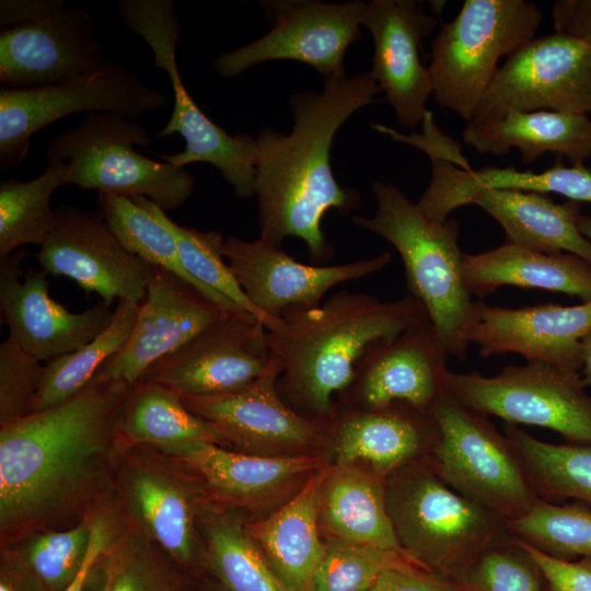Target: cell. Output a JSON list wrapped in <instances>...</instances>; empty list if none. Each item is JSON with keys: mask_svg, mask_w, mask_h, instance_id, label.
<instances>
[{"mask_svg": "<svg viewBox=\"0 0 591 591\" xmlns=\"http://www.w3.org/2000/svg\"><path fill=\"white\" fill-rule=\"evenodd\" d=\"M132 385L97 374L79 393L0 429V532L5 545L93 512Z\"/></svg>", "mask_w": 591, "mask_h": 591, "instance_id": "1", "label": "cell"}, {"mask_svg": "<svg viewBox=\"0 0 591 591\" xmlns=\"http://www.w3.org/2000/svg\"><path fill=\"white\" fill-rule=\"evenodd\" d=\"M378 92L370 71L325 79L323 92L290 96L293 127L289 134L271 128L260 131L255 172L259 239L281 246L286 237H299L315 263L333 257V246L322 229L323 217L332 209L351 212L361 196L334 177L332 143L355 112L376 102Z\"/></svg>", "mask_w": 591, "mask_h": 591, "instance_id": "2", "label": "cell"}, {"mask_svg": "<svg viewBox=\"0 0 591 591\" xmlns=\"http://www.w3.org/2000/svg\"><path fill=\"white\" fill-rule=\"evenodd\" d=\"M427 318L424 304L412 294L382 301L347 290L285 315L278 328L267 331L280 369V396L301 415L325 422L334 413V395L349 385L366 349Z\"/></svg>", "mask_w": 591, "mask_h": 591, "instance_id": "3", "label": "cell"}, {"mask_svg": "<svg viewBox=\"0 0 591 591\" xmlns=\"http://www.w3.org/2000/svg\"><path fill=\"white\" fill-rule=\"evenodd\" d=\"M373 193L375 213L355 216L352 222L394 246L410 294L424 304L449 355L465 359L468 344L463 332L473 301L463 281L464 252L459 246L456 220L428 219L392 184L375 182Z\"/></svg>", "mask_w": 591, "mask_h": 591, "instance_id": "4", "label": "cell"}, {"mask_svg": "<svg viewBox=\"0 0 591 591\" xmlns=\"http://www.w3.org/2000/svg\"><path fill=\"white\" fill-rule=\"evenodd\" d=\"M386 503L402 549L456 581L484 552L512 538L505 520L448 486L425 459L386 478Z\"/></svg>", "mask_w": 591, "mask_h": 591, "instance_id": "5", "label": "cell"}, {"mask_svg": "<svg viewBox=\"0 0 591 591\" xmlns=\"http://www.w3.org/2000/svg\"><path fill=\"white\" fill-rule=\"evenodd\" d=\"M147 129L109 112L88 113L76 127L56 135L47 144V161L68 165L67 185L126 197L143 196L163 211L174 210L192 196L195 178L185 167L142 155Z\"/></svg>", "mask_w": 591, "mask_h": 591, "instance_id": "6", "label": "cell"}, {"mask_svg": "<svg viewBox=\"0 0 591 591\" xmlns=\"http://www.w3.org/2000/svg\"><path fill=\"white\" fill-rule=\"evenodd\" d=\"M542 13L525 0H466L431 44L436 102L471 121L502 56L510 57L534 35Z\"/></svg>", "mask_w": 591, "mask_h": 591, "instance_id": "7", "label": "cell"}, {"mask_svg": "<svg viewBox=\"0 0 591 591\" xmlns=\"http://www.w3.org/2000/svg\"><path fill=\"white\" fill-rule=\"evenodd\" d=\"M125 26L140 36L153 54V68L167 73L174 94L173 112L159 138L179 134L183 151L159 153L163 162L185 167L192 163L216 166L240 198L255 195L257 143L247 134L229 135L211 121L187 92L176 62L181 26L172 0H120Z\"/></svg>", "mask_w": 591, "mask_h": 591, "instance_id": "8", "label": "cell"}, {"mask_svg": "<svg viewBox=\"0 0 591 591\" xmlns=\"http://www.w3.org/2000/svg\"><path fill=\"white\" fill-rule=\"evenodd\" d=\"M430 414L436 434L425 461L448 486L505 521L537 501L514 447L488 416L445 394Z\"/></svg>", "mask_w": 591, "mask_h": 591, "instance_id": "9", "label": "cell"}, {"mask_svg": "<svg viewBox=\"0 0 591 591\" xmlns=\"http://www.w3.org/2000/svg\"><path fill=\"white\" fill-rule=\"evenodd\" d=\"M104 48L86 12L63 0L0 1V83L28 90L104 67Z\"/></svg>", "mask_w": 591, "mask_h": 591, "instance_id": "10", "label": "cell"}, {"mask_svg": "<svg viewBox=\"0 0 591 591\" xmlns=\"http://www.w3.org/2000/svg\"><path fill=\"white\" fill-rule=\"evenodd\" d=\"M584 389L580 374L528 361L493 376L449 370L444 394L506 424L547 428L568 443L591 444V396Z\"/></svg>", "mask_w": 591, "mask_h": 591, "instance_id": "11", "label": "cell"}, {"mask_svg": "<svg viewBox=\"0 0 591 591\" xmlns=\"http://www.w3.org/2000/svg\"><path fill=\"white\" fill-rule=\"evenodd\" d=\"M167 96L127 66L108 61L76 79L37 89H0V170L19 165L32 136L79 112H109L131 120L163 107Z\"/></svg>", "mask_w": 591, "mask_h": 591, "instance_id": "12", "label": "cell"}, {"mask_svg": "<svg viewBox=\"0 0 591 591\" xmlns=\"http://www.w3.org/2000/svg\"><path fill=\"white\" fill-rule=\"evenodd\" d=\"M260 3L274 19L273 28L256 40L216 57L213 68L219 76L234 78L255 65L289 59L315 68L324 80L346 77L344 57L361 36L366 2L274 0Z\"/></svg>", "mask_w": 591, "mask_h": 591, "instance_id": "13", "label": "cell"}, {"mask_svg": "<svg viewBox=\"0 0 591 591\" xmlns=\"http://www.w3.org/2000/svg\"><path fill=\"white\" fill-rule=\"evenodd\" d=\"M277 366L258 320L223 313L149 367L138 382L163 385L181 397H207L241 390Z\"/></svg>", "mask_w": 591, "mask_h": 591, "instance_id": "14", "label": "cell"}, {"mask_svg": "<svg viewBox=\"0 0 591 591\" xmlns=\"http://www.w3.org/2000/svg\"><path fill=\"white\" fill-rule=\"evenodd\" d=\"M506 109L590 113L591 45L555 32L532 39L508 57L473 119Z\"/></svg>", "mask_w": 591, "mask_h": 591, "instance_id": "15", "label": "cell"}, {"mask_svg": "<svg viewBox=\"0 0 591 591\" xmlns=\"http://www.w3.org/2000/svg\"><path fill=\"white\" fill-rule=\"evenodd\" d=\"M55 227L36 258L47 274L72 279L102 301L141 304L158 267L130 253L100 211L60 205Z\"/></svg>", "mask_w": 591, "mask_h": 591, "instance_id": "16", "label": "cell"}, {"mask_svg": "<svg viewBox=\"0 0 591 591\" xmlns=\"http://www.w3.org/2000/svg\"><path fill=\"white\" fill-rule=\"evenodd\" d=\"M222 253L247 299L269 321V331L278 328L285 315L320 305L335 286L373 275L391 262L385 252L343 264L308 265L259 237H227Z\"/></svg>", "mask_w": 591, "mask_h": 591, "instance_id": "17", "label": "cell"}, {"mask_svg": "<svg viewBox=\"0 0 591 591\" xmlns=\"http://www.w3.org/2000/svg\"><path fill=\"white\" fill-rule=\"evenodd\" d=\"M279 374L277 366L235 392L181 398L243 453L296 455L323 449L329 440L326 424L301 415L283 401L277 389Z\"/></svg>", "mask_w": 591, "mask_h": 591, "instance_id": "18", "label": "cell"}, {"mask_svg": "<svg viewBox=\"0 0 591 591\" xmlns=\"http://www.w3.org/2000/svg\"><path fill=\"white\" fill-rule=\"evenodd\" d=\"M449 356L436 327L427 318L372 343L344 391H352L359 410L406 406L430 413L444 395Z\"/></svg>", "mask_w": 591, "mask_h": 591, "instance_id": "19", "label": "cell"}, {"mask_svg": "<svg viewBox=\"0 0 591 591\" xmlns=\"http://www.w3.org/2000/svg\"><path fill=\"white\" fill-rule=\"evenodd\" d=\"M25 247L0 258V311L10 335L25 351L46 363L82 347L112 322V303L102 301L74 313L51 299L47 273L22 271Z\"/></svg>", "mask_w": 591, "mask_h": 591, "instance_id": "20", "label": "cell"}, {"mask_svg": "<svg viewBox=\"0 0 591 591\" xmlns=\"http://www.w3.org/2000/svg\"><path fill=\"white\" fill-rule=\"evenodd\" d=\"M591 333V301L563 306L547 303L521 309L473 301L463 337L482 357L514 352L580 374L581 341Z\"/></svg>", "mask_w": 591, "mask_h": 591, "instance_id": "21", "label": "cell"}, {"mask_svg": "<svg viewBox=\"0 0 591 591\" xmlns=\"http://www.w3.org/2000/svg\"><path fill=\"white\" fill-rule=\"evenodd\" d=\"M437 21L414 0L366 2L361 25L372 35L374 54L370 73L404 127L422 123L433 94L429 67L420 60L422 39Z\"/></svg>", "mask_w": 591, "mask_h": 591, "instance_id": "22", "label": "cell"}, {"mask_svg": "<svg viewBox=\"0 0 591 591\" xmlns=\"http://www.w3.org/2000/svg\"><path fill=\"white\" fill-rule=\"evenodd\" d=\"M223 313L229 312L222 311L193 285L157 268L146 298L139 304L129 339L96 374L134 385L149 367L177 350Z\"/></svg>", "mask_w": 591, "mask_h": 591, "instance_id": "23", "label": "cell"}, {"mask_svg": "<svg viewBox=\"0 0 591 591\" xmlns=\"http://www.w3.org/2000/svg\"><path fill=\"white\" fill-rule=\"evenodd\" d=\"M197 472L213 496L241 508H258L286 494L325 465L320 455H257L197 442L174 454Z\"/></svg>", "mask_w": 591, "mask_h": 591, "instance_id": "24", "label": "cell"}, {"mask_svg": "<svg viewBox=\"0 0 591 591\" xmlns=\"http://www.w3.org/2000/svg\"><path fill=\"white\" fill-rule=\"evenodd\" d=\"M436 427L430 413L406 406L382 410H350L334 425L335 465H360L386 479L408 464L424 460Z\"/></svg>", "mask_w": 591, "mask_h": 591, "instance_id": "25", "label": "cell"}, {"mask_svg": "<svg viewBox=\"0 0 591 591\" xmlns=\"http://www.w3.org/2000/svg\"><path fill=\"white\" fill-rule=\"evenodd\" d=\"M121 487L135 528L177 565H193L199 497L190 484L160 466L136 463L125 468Z\"/></svg>", "mask_w": 591, "mask_h": 591, "instance_id": "26", "label": "cell"}, {"mask_svg": "<svg viewBox=\"0 0 591 591\" xmlns=\"http://www.w3.org/2000/svg\"><path fill=\"white\" fill-rule=\"evenodd\" d=\"M431 179L416 204L430 220L444 222L459 207L470 205L482 190H520L556 193L569 200L591 204V170L583 164L566 166L561 157L554 165L538 173L514 167H484L478 171L459 169L444 158L430 155Z\"/></svg>", "mask_w": 591, "mask_h": 591, "instance_id": "27", "label": "cell"}, {"mask_svg": "<svg viewBox=\"0 0 591 591\" xmlns=\"http://www.w3.org/2000/svg\"><path fill=\"white\" fill-rule=\"evenodd\" d=\"M463 139L478 152L494 155L518 148L525 164L548 152L566 157L572 165L583 164L591 155V119L582 114L506 109L468 121Z\"/></svg>", "mask_w": 591, "mask_h": 591, "instance_id": "28", "label": "cell"}, {"mask_svg": "<svg viewBox=\"0 0 591 591\" xmlns=\"http://www.w3.org/2000/svg\"><path fill=\"white\" fill-rule=\"evenodd\" d=\"M318 522L327 538L406 554L386 503V479L362 465L327 468L321 486Z\"/></svg>", "mask_w": 591, "mask_h": 591, "instance_id": "29", "label": "cell"}, {"mask_svg": "<svg viewBox=\"0 0 591 591\" xmlns=\"http://www.w3.org/2000/svg\"><path fill=\"white\" fill-rule=\"evenodd\" d=\"M327 467L315 472L283 506L246 525L271 568L292 591H312L323 558L318 500Z\"/></svg>", "mask_w": 591, "mask_h": 591, "instance_id": "30", "label": "cell"}, {"mask_svg": "<svg viewBox=\"0 0 591 591\" xmlns=\"http://www.w3.org/2000/svg\"><path fill=\"white\" fill-rule=\"evenodd\" d=\"M462 274L470 293L479 298L514 286L591 301V264L570 253H542L505 242L479 254L463 253Z\"/></svg>", "mask_w": 591, "mask_h": 591, "instance_id": "31", "label": "cell"}, {"mask_svg": "<svg viewBox=\"0 0 591 591\" xmlns=\"http://www.w3.org/2000/svg\"><path fill=\"white\" fill-rule=\"evenodd\" d=\"M502 227L506 242L542 253H570L591 264V241L578 229L580 204L540 193L482 190L470 200Z\"/></svg>", "mask_w": 591, "mask_h": 591, "instance_id": "32", "label": "cell"}, {"mask_svg": "<svg viewBox=\"0 0 591 591\" xmlns=\"http://www.w3.org/2000/svg\"><path fill=\"white\" fill-rule=\"evenodd\" d=\"M119 438L130 445L147 444L173 455L197 442L225 443L211 425L185 406L178 394L151 382L131 386Z\"/></svg>", "mask_w": 591, "mask_h": 591, "instance_id": "33", "label": "cell"}, {"mask_svg": "<svg viewBox=\"0 0 591 591\" xmlns=\"http://www.w3.org/2000/svg\"><path fill=\"white\" fill-rule=\"evenodd\" d=\"M95 512L77 524L30 534L2 552L1 567L30 591H66L86 557Z\"/></svg>", "mask_w": 591, "mask_h": 591, "instance_id": "34", "label": "cell"}, {"mask_svg": "<svg viewBox=\"0 0 591 591\" xmlns=\"http://www.w3.org/2000/svg\"><path fill=\"white\" fill-rule=\"evenodd\" d=\"M537 499L561 503L572 499L591 510V444L541 441L518 425L503 424Z\"/></svg>", "mask_w": 591, "mask_h": 591, "instance_id": "35", "label": "cell"}, {"mask_svg": "<svg viewBox=\"0 0 591 591\" xmlns=\"http://www.w3.org/2000/svg\"><path fill=\"white\" fill-rule=\"evenodd\" d=\"M99 211L114 235L130 253L186 280L222 311L252 316L198 283L183 266L177 242L170 229L134 198L99 193Z\"/></svg>", "mask_w": 591, "mask_h": 591, "instance_id": "36", "label": "cell"}, {"mask_svg": "<svg viewBox=\"0 0 591 591\" xmlns=\"http://www.w3.org/2000/svg\"><path fill=\"white\" fill-rule=\"evenodd\" d=\"M138 309L139 304L118 301L114 317L103 332L77 350L47 362L30 414L62 404L86 386L129 339Z\"/></svg>", "mask_w": 591, "mask_h": 591, "instance_id": "37", "label": "cell"}, {"mask_svg": "<svg viewBox=\"0 0 591 591\" xmlns=\"http://www.w3.org/2000/svg\"><path fill=\"white\" fill-rule=\"evenodd\" d=\"M68 165L47 161L46 170L34 179L9 178L0 184V258L26 244L42 245L55 227L51 195L67 185Z\"/></svg>", "mask_w": 591, "mask_h": 591, "instance_id": "38", "label": "cell"}, {"mask_svg": "<svg viewBox=\"0 0 591 591\" xmlns=\"http://www.w3.org/2000/svg\"><path fill=\"white\" fill-rule=\"evenodd\" d=\"M208 563L225 591H292L271 568L246 525L230 517L204 520Z\"/></svg>", "mask_w": 591, "mask_h": 591, "instance_id": "39", "label": "cell"}, {"mask_svg": "<svg viewBox=\"0 0 591 591\" xmlns=\"http://www.w3.org/2000/svg\"><path fill=\"white\" fill-rule=\"evenodd\" d=\"M163 222L175 236L183 266L204 288L215 296L232 302L257 318L267 331L269 321L247 299L232 269L223 256L224 237L218 230L201 231L183 227L169 218L153 201L143 197H131Z\"/></svg>", "mask_w": 591, "mask_h": 591, "instance_id": "40", "label": "cell"}, {"mask_svg": "<svg viewBox=\"0 0 591 591\" xmlns=\"http://www.w3.org/2000/svg\"><path fill=\"white\" fill-rule=\"evenodd\" d=\"M140 531L117 535L91 570L90 591H179L177 578Z\"/></svg>", "mask_w": 591, "mask_h": 591, "instance_id": "41", "label": "cell"}, {"mask_svg": "<svg viewBox=\"0 0 591 591\" xmlns=\"http://www.w3.org/2000/svg\"><path fill=\"white\" fill-rule=\"evenodd\" d=\"M513 538L555 558L591 556V510L577 503L541 499L523 514L506 521Z\"/></svg>", "mask_w": 591, "mask_h": 591, "instance_id": "42", "label": "cell"}, {"mask_svg": "<svg viewBox=\"0 0 591 591\" xmlns=\"http://www.w3.org/2000/svg\"><path fill=\"white\" fill-rule=\"evenodd\" d=\"M412 566L422 567L404 553L327 538L312 591H369L382 571Z\"/></svg>", "mask_w": 591, "mask_h": 591, "instance_id": "43", "label": "cell"}, {"mask_svg": "<svg viewBox=\"0 0 591 591\" xmlns=\"http://www.w3.org/2000/svg\"><path fill=\"white\" fill-rule=\"evenodd\" d=\"M463 591H543L542 575L513 538L484 552L459 580Z\"/></svg>", "mask_w": 591, "mask_h": 591, "instance_id": "44", "label": "cell"}, {"mask_svg": "<svg viewBox=\"0 0 591 591\" xmlns=\"http://www.w3.org/2000/svg\"><path fill=\"white\" fill-rule=\"evenodd\" d=\"M45 364L25 351L11 336L0 344V425L30 414L44 375Z\"/></svg>", "mask_w": 591, "mask_h": 591, "instance_id": "45", "label": "cell"}, {"mask_svg": "<svg viewBox=\"0 0 591 591\" xmlns=\"http://www.w3.org/2000/svg\"><path fill=\"white\" fill-rule=\"evenodd\" d=\"M515 541L530 555L549 591H591V556L579 560L559 559Z\"/></svg>", "mask_w": 591, "mask_h": 591, "instance_id": "46", "label": "cell"}, {"mask_svg": "<svg viewBox=\"0 0 591 591\" xmlns=\"http://www.w3.org/2000/svg\"><path fill=\"white\" fill-rule=\"evenodd\" d=\"M369 591H463L459 581L418 566L389 568Z\"/></svg>", "mask_w": 591, "mask_h": 591, "instance_id": "47", "label": "cell"}, {"mask_svg": "<svg viewBox=\"0 0 591 591\" xmlns=\"http://www.w3.org/2000/svg\"><path fill=\"white\" fill-rule=\"evenodd\" d=\"M552 15L556 33L591 45V0L555 1Z\"/></svg>", "mask_w": 591, "mask_h": 591, "instance_id": "48", "label": "cell"}, {"mask_svg": "<svg viewBox=\"0 0 591 591\" xmlns=\"http://www.w3.org/2000/svg\"><path fill=\"white\" fill-rule=\"evenodd\" d=\"M116 536L117 535L115 534L114 525L109 517L105 512H95L91 543L86 557L80 571L66 591H85L89 576L93 566Z\"/></svg>", "mask_w": 591, "mask_h": 591, "instance_id": "49", "label": "cell"}, {"mask_svg": "<svg viewBox=\"0 0 591 591\" xmlns=\"http://www.w3.org/2000/svg\"><path fill=\"white\" fill-rule=\"evenodd\" d=\"M581 352H582V369H581V381L582 384L591 386V333H589L581 341Z\"/></svg>", "mask_w": 591, "mask_h": 591, "instance_id": "50", "label": "cell"}, {"mask_svg": "<svg viewBox=\"0 0 591 591\" xmlns=\"http://www.w3.org/2000/svg\"><path fill=\"white\" fill-rule=\"evenodd\" d=\"M0 591H30L27 587L10 570L1 567Z\"/></svg>", "mask_w": 591, "mask_h": 591, "instance_id": "51", "label": "cell"}, {"mask_svg": "<svg viewBox=\"0 0 591 591\" xmlns=\"http://www.w3.org/2000/svg\"><path fill=\"white\" fill-rule=\"evenodd\" d=\"M577 224L581 234L591 241V217L580 215Z\"/></svg>", "mask_w": 591, "mask_h": 591, "instance_id": "52", "label": "cell"}, {"mask_svg": "<svg viewBox=\"0 0 591 591\" xmlns=\"http://www.w3.org/2000/svg\"><path fill=\"white\" fill-rule=\"evenodd\" d=\"M543 591H549L545 586H544V590Z\"/></svg>", "mask_w": 591, "mask_h": 591, "instance_id": "53", "label": "cell"}]
</instances>
